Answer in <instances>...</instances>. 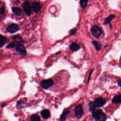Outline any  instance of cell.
<instances>
[{"instance_id":"obj_1","label":"cell","mask_w":121,"mask_h":121,"mask_svg":"<svg viewBox=\"0 0 121 121\" xmlns=\"http://www.w3.org/2000/svg\"><path fill=\"white\" fill-rule=\"evenodd\" d=\"M92 112V117L96 121H104L107 119L105 114L101 109H95Z\"/></svg>"},{"instance_id":"obj_2","label":"cell","mask_w":121,"mask_h":121,"mask_svg":"<svg viewBox=\"0 0 121 121\" xmlns=\"http://www.w3.org/2000/svg\"><path fill=\"white\" fill-rule=\"evenodd\" d=\"M91 31L92 35L96 38H99L103 33L102 28L96 25L92 26L91 29Z\"/></svg>"},{"instance_id":"obj_3","label":"cell","mask_w":121,"mask_h":121,"mask_svg":"<svg viewBox=\"0 0 121 121\" xmlns=\"http://www.w3.org/2000/svg\"><path fill=\"white\" fill-rule=\"evenodd\" d=\"M93 103L95 108L100 107L103 106V105H104L105 104V103H106V101L103 98L101 97H99L96 98L95 99V101L93 102Z\"/></svg>"},{"instance_id":"obj_4","label":"cell","mask_w":121,"mask_h":121,"mask_svg":"<svg viewBox=\"0 0 121 121\" xmlns=\"http://www.w3.org/2000/svg\"><path fill=\"white\" fill-rule=\"evenodd\" d=\"M84 114V111L82 107L81 104H79L78 105L75 110V114L76 117L79 119H80Z\"/></svg>"},{"instance_id":"obj_5","label":"cell","mask_w":121,"mask_h":121,"mask_svg":"<svg viewBox=\"0 0 121 121\" xmlns=\"http://www.w3.org/2000/svg\"><path fill=\"white\" fill-rule=\"evenodd\" d=\"M53 84V81L52 79L43 80L41 82V86L44 89H47L51 87Z\"/></svg>"},{"instance_id":"obj_6","label":"cell","mask_w":121,"mask_h":121,"mask_svg":"<svg viewBox=\"0 0 121 121\" xmlns=\"http://www.w3.org/2000/svg\"><path fill=\"white\" fill-rule=\"evenodd\" d=\"M23 8L25 13L27 16H30L32 12V8L30 4L28 2H25L23 4Z\"/></svg>"},{"instance_id":"obj_7","label":"cell","mask_w":121,"mask_h":121,"mask_svg":"<svg viewBox=\"0 0 121 121\" xmlns=\"http://www.w3.org/2000/svg\"><path fill=\"white\" fill-rule=\"evenodd\" d=\"M18 30V25L16 24H11L8 26L7 31L10 33H14Z\"/></svg>"},{"instance_id":"obj_8","label":"cell","mask_w":121,"mask_h":121,"mask_svg":"<svg viewBox=\"0 0 121 121\" xmlns=\"http://www.w3.org/2000/svg\"><path fill=\"white\" fill-rule=\"evenodd\" d=\"M16 51L22 55H25L26 53L25 48L22 44H18L16 46Z\"/></svg>"},{"instance_id":"obj_9","label":"cell","mask_w":121,"mask_h":121,"mask_svg":"<svg viewBox=\"0 0 121 121\" xmlns=\"http://www.w3.org/2000/svg\"><path fill=\"white\" fill-rule=\"evenodd\" d=\"M32 8L35 12H37L41 9V5L36 1H34L32 3Z\"/></svg>"},{"instance_id":"obj_10","label":"cell","mask_w":121,"mask_h":121,"mask_svg":"<svg viewBox=\"0 0 121 121\" xmlns=\"http://www.w3.org/2000/svg\"><path fill=\"white\" fill-rule=\"evenodd\" d=\"M41 116L43 119H48L50 116V112L48 110L45 109L43 110L41 112Z\"/></svg>"},{"instance_id":"obj_11","label":"cell","mask_w":121,"mask_h":121,"mask_svg":"<svg viewBox=\"0 0 121 121\" xmlns=\"http://www.w3.org/2000/svg\"><path fill=\"white\" fill-rule=\"evenodd\" d=\"M80 45L76 43H72L69 46L70 50L73 51H77L78 50L80 49Z\"/></svg>"},{"instance_id":"obj_12","label":"cell","mask_w":121,"mask_h":121,"mask_svg":"<svg viewBox=\"0 0 121 121\" xmlns=\"http://www.w3.org/2000/svg\"><path fill=\"white\" fill-rule=\"evenodd\" d=\"M12 10L13 12L17 16H20L22 13V9L20 8L17 7H12Z\"/></svg>"},{"instance_id":"obj_13","label":"cell","mask_w":121,"mask_h":121,"mask_svg":"<svg viewBox=\"0 0 121 121\" xmlns=\"http://www.w3.org/2000/svg\"><path fill=\"white\" fill-rule=\"evenodd\" d=\"M112 102V103L115 104L121 103V95H118L113 97Z\"/></svg>"},{"instance_id":"obj_14","label":"cell","mask_w":121,"mask_h":121,"mask_svg":"<svg viewBox=\"0 0 121 121\" xmlns=\"http://www.w3.org/2000/svg\"><path fill=\"white\" fill-rule=\"evenodd\" d=\"M92 43L97 51H100L102 49V45L100 43L95 41H93Z\"/></svg>"},{"instance_id":"obj_15","label":"cell","mask_w":121,"mask_h":121,"mask_svg":"<svg viewBox=\"0 0 121 121\" xmlns=\"http://www.w3.org/2000/svg\"><path fill=\"white\" fill-rule=\"evenodd\" d=\"M7 38L0 35V48L3 46L7 41Z\"/></svg>"},{"instance_id":"obj_16","label":"cell","mask_w":121,"mask_h":121,"mask_svg":"<svg viewBox=\"0 0 121 121\" xmlns=\"http://www.w3.org/2000/svg\"><path fill=\"white\" fill-rule=\"evenodd\" d=\"M115 17V16L114 15H110L109 17H108L104 20V24H110V22L111 21V20Z\"/></svg>"},{"instance_id":"obj_17","label":"cell","mask_w":121,"mask_h":121,"mask_svg":"<svg viewBox=\"0 0 121 121\" xmlns=\"http://www.w3.org/2000/svg\"><path fill=\"white\" fill-rule=\"evenodd\" d=\"M69 110H65V111H63V112H62V114L60 116V120L61 121H63L65 120L66 119V116L68 114V113H69Z\"/></svg>"},{"instance_id":"obj_18","label":"cell","mask_w":121,"mask_h":121,"mask_svg":"<svg viewBox=\"0 0 121 121\" xmlns=\"http://www.w3.org/2000/svg\"><path fill=\"white\" fill-rule=\"evenodd\" d=\"M30 120L32 121H39L40 120V118L38 115L36 114H34L31 115L30 117Z\"/></svg>"},{"instance_id":"obj_19","label":"cell","mask_w":121,"mask_h":121,"mask_svg":"<svg viewBox=\"0 0 121 121\" xmlns=\"http://www.w3.org/2000/svg\"><path fill=\"white\" fill-rule=\"evenodd\" d=\"M12 39L16 42L17 43H23V41L22 38L19 35H15L12 37Z\"/></svg>"},{"instance_id":"obj_20","label":"cell","mask_w":121,"mask_h":121,"mask_svg":"<svg viewBox=\"0 0 121 121\" xmlns=\"http://www.w3.org/2000/svg\"><path fill=\"white\" fill-rule=\"evenodd\" d=\"M88 0H80V4L81 7L83 9H85L87 4Z\"/></svg>"},{"instance_id":"obj_21","label":"cell","mask_w":121,"mask_h":121,"mask_svg":"<svg viewBox=\"0 0 121 121\" xmlns=\"http://www.w3.org/2000/svg\"><path fill=\"white\" fill-rule=\"evenodd\" d=\"M96 109L95 107V105L94 104L93 102H90L89 104V110L91 112H93L94 110H95Z\"/></svg>"},{"instance_id":"obj_22","label":"cell","mask_w":121,"mask_h":121,"mask_svg":"<svg viewBox=\"0 0 121 121\" xmlns=\"http://www.w3.org/2000/svg\"><path fill=\"white\" fill-rule=\"evenodd\" d=\"M5 11L4 4L2 1H0V14H2Z\"/></svg>"},{"instance_id":"obj_23","label":"cell","mask_w":121,"mask_h":121,"mask_svg":"<svg viewBox=\"0 0 121 121\" xmlns=\"http://www.w3.org/2000/svg\"><path fill=\"white\" fill-rule=\"evenodd\" d=\"M25 105H26V104L24 102H18L17 107L18 109H20L24 107Z\"/></svg>"},{"instance_id":"obj_24","label":"cell","mask_w":121,"mask_h":121,"mask_svg":"<svg viewBox=\"0 0 121 121\" xmlns=\"http://www.w3.org/2000/svg\"><path fill=\"white\" fill-rule=\"evenodd\" d=\"M76 32H77V29L76 28H73L69 31V34L71 35H75L76 33Z\"/></svg>"},{"instance_id":"obj_25","label":"cell","mask_w":121,"mask_h":121,"mask_svg":"<svg viewBox=\"0 0 121 121\" xmlns=\"http://www.w3.org/2000/svg\"><path fill=\"white\" fill-rule=\"evenodd\" d=\"M15 46V44L14 43H10L8 45V46H7V48H13Z\"/></svg>"},{"instance_id":"obj_26","label":"cell","mask_w":121,"mask_h":121,"mask_svg":"<svg viewBox=\"0 0 121 121\" xmlns=\"http://www.w3.org/2000/svg\"><path fill=\"white\" fill-rule=\"evenodd\" d=\"M93 69H92L90 71V73H89V76H88V81H87V82H89V80H90V79L91 75H92V73H93Z\"/></svg>"},{"instance_id":"obj_27","label":"cell","mask_w":121,"mask_h":121,"mask_svg":"<svg viewBox=\"0 0 121 121\" xmlns=\"http://www.w3.org/2000/svg\"><path fill=\"white\" fill-rule=\"evenodd\" d=\"M117 82L118 83V84L119 85V86H120L121 87V79H119L117 80Z\"/></svg>"}]
</instances>
